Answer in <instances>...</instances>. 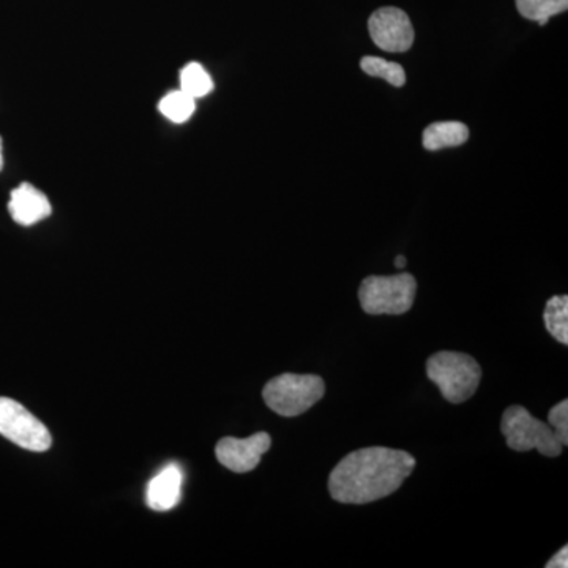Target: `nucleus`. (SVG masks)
<instances>
[{
	"label": "nucleus",
	"mask_w": 568,
	"mask_h": 568,
	"mask_svg": "<svg viewBox=\"0 0 568 568\" xmlns=\"http://www.w3.org/2000/svg\"><path fill=\"white\" fill-rule=\"evenodd\" d=\"M213 82L211 74L205 71L201 63H189L181 73V91L189 93L194 100L203 99L211 93Z\"/></svg>",
	"instance_id": "2eb2a0df"
},
{
	"label": "nucleus",
	"mask_w": 568,
	"mask_h": 568,
	"mask_svg": "<svg viewBox=\"0 0 568 568\" xmlns=\"http://www.w3.org/2000/svg\"><path fill=\"white\" fill-rule=\"evenodd\" d=\"M406 264H407V261H406L405 256H396V260H395L396 268H405Z\"/></svg>",
	"instance_id": "6ab92c4d"
},
{
	"label": "nucleus",
	"mask_w": 568,
	"mask_h": 568,
	"mask_svg": "<svg viewBox=\"0 0 568 568\" xmlns=\"http://www.w3.org/2000/svg\"><path fill=\"white\" fill-rule=\"evenodd\" d=\"M272 446V437L267 433H256L246 439L223 437L216 444L215 455L220 465L227 467L235 474H245L260 466L261 458L267 454Z\"/></svg>",
	"instance_id": "6e6552de"
},
{
	"label": "nucleus",
	"mask_w": 568,
	"mask_h": 568,
	"mask_svg": "<svg viewBox=\"0 0 568 568\" xmlns=\"http://www.w3.org/2000/svg\"><path fill=\"white\" fill-rule=\"evenodd\" d=\"M500 432L511 450H537L538 454L549 458H556L562 454L564 446L555 436L551 426L530 416L526 407H507L500 422Z\"/></svg>",
	"instance_id": "39448f33"
},
{
	"label": "nucleus",
	"mask_w": 568,
	"mask_h": 568,
	"mask_svg": "<svg viewBox=\"0 0 568 568\" xmlns=\"http://www.w3.org/2000/svg\"><path fill=\"white\" fill-rule=\"evenodd\" d=\"M159 110L164 118L170 119L174 123H183L189 121L196 110V100L183 91H175L163 97L159 104Z\"/></svg>",
	"instance_id": "4468645a"
},
{
	"label": "nucleus",
	"mask_w": 568,
	"mask_h": 568,
	"mask_svg": "<svg viewBox=\"0 0 568 568\" xmlns=\"http://www.w3.org/2000/svg\"><path fill=\"white\" fill-rule=\"evenodd\" d=\"M568 567V547H564L548 560L547 568H567Z\"/></svg>",
	"instance_id": "a211bd4d"
},
{
	"label": "nucleus",
	"mask_w": 568,
	"mask_h": 568,
	"mask_svg": "<svg viewBox=\"0 0 568 568\" xmlns=\"http://www.w3.org/2000/svg\"><path fill=\"white\" fill-rule=\"evenodd\" d=\"M416 293V278L406 272L394 276H368L361 284L358 301L368 315H405L413 308Z\"/></svg>",
	"instance_id": "20e7f679"
},
{
	"label": "nucleus",
	"mask_w": 568,
	"mask_h": 568,
	"mask_svg": "<svg viewBox=\"0 0 568 568\" xmlns=\"http://www.w3.org/2000/svg\"><path fill=\"white\" fill-rule=\"evenodd\" d=\"M426 376L452 405H462L476 394L481 368L476 358L463 353L443 351L426 362Z\"/></svg>",
	"instance_id": "f03ea898"
},
{
	"label": "nucleus",
	"mask_w": 568,
	"mask_h": 568,
	"mask_svg": "<svg viewBox=\"0 0 568 568\" xmlns=\"http://www.w3.org/2000/svg\"><path fill=\"white\" fill-rule=\"evenodd\" d=\"M325 383L316 375L284 373L265 384V405L283 417H297L323 399Z\"/></svg>",
	"instance_id": "7ed1b4c3"
},
{
	"label": "nucleus",
	"mask_w": 568,
	"mask_h": 568,
	"mask_svg": "<svg viewBox=\"0 0 568 568\" xmlns=\"http://www.w3.org/2000/svg\"><path fill=\"white\" fill-rule=\"evenodd\" d=\"M548 424L555 428V436L558 437L564 447L568 446V402L564 399L559 405L551 407L548 413Z\"/></svg>",
	"instance_id": "f3484780"
},
{
	"label": "nucleus",
	"mask_w": 568,
	"mask_h": 568,
	"mask_svg": "<svg viewBox=\"0 0 568 568\" xmlns=\"http://www.w3.org/2000/svg\"><path fill=\"white\" fill-rule=\"evenodd\" d=\"M416 458L388 447L358 448L343 458L328 477V491L336 503H375L394 495L413 474Z\"/></svg>",
	"instance_id": "f257e3e1"
},
{
	"label": "nucleus",
	"mask_w": 568,
	"mask_h": 568,
	"mask_svg": "<svg viewBox=\"0 0 568 568\" xmlns=\"http://www.w3.org/2000/svg\"><path fill=\"white\" fill-rule=\"evenodd\" d=\"M368 31L376 47L387 52H406L414 44V28L405 11L384 7L369 17Z\"/></svg>",
	"instance_id": "0eeeda50"
},
{
	"label": "nucleus",
	"mask_w": 568,
	"mask_h": 568,
	"mask_svg": "<svg viewBox=\"0 0 568 568\" xmlns=\"http://www.w3.org/2000/svg\"><path fill=\"white\" fill-rule=\"evenodd\" d=\"M545 327L552 338L558 339L564 346L568 345V297L555 295L549 298L544 313Z\"/></svg>",
	"instance_id": "f8f14e48"
},
{
	"label": "nucleus",
	"mask_w": 568,
	"mask_h": 568,
	"mask_svg": "<svg viewBox=\"0 0 568 568\" xmlns=\"http://www.w3.org/2000/svg\"><path fill=\"white\" fill-rule=\"evenodd\" d=\"M9 212L11 219L21 226H32L51 215V203L44 193L31 183H21L11 192Z\"/></svg>",
	"instance_id": "1a4fd4ad"
},
{
	"label": "nucleus",
	"mask_w": 568,
	"mask_h": 568,
	"mask_svg": "<svg viewBox=\"0 0 568 568\" xmlns=\"http://www.w3.org/2000/svg\"><path fill=\"white\" fill-rule=\"evenodd\" d=\"M469 140V129L462 122H436L426 126L422 142L426 151L458 148Z\"/></svg>",
	"instance_id": "9b49d317"
},
{
	"label": "nucleus",
	"mask_w": 568,
	"mask_h": 568,
	"mask_svg": "<svg viewBox=\"0 0 568 568\" xmlns=\"http://www.w3.org/2000/svg\"><path fill=\"white\" fill-rule=\"evenodd\" d=\"M3 168V141L2 138H0V171H2Z\"/></svg>",
	"instance_id": "aec40b11"
},
{
	"label": "nucleus",
	"mask_w": 568,
	"mask_h": 568,
	"mask_svg": "<svg viewBox=\"0 0 568 568\" xmlns=\"http://www.w3.org/2000/svg\"><path fill=\"white\" fill-rule=\"evenodd\" d=\"M0 436L29 452H47L51 433L39 418L14 399L0 396Z\"/></svg>",
	"instance_id": "423d86ee"
},
{
	"label": "nucleus",
	"mask_w": 568,
	"mask_h": 568,
	"mask_svg": "<svg viewBox=\"0 0 568 568\" xmlns=\"http://www.w3.org/2000/svg\"><path fill=\"white\" fill-rule=\"evenodd\" d=\"M183 474L178 465L164 467L159 476L153 477L145 493V503L155 511L173 510L182 496Z\"/></svg>",
	"instance_id": "9d476101"
},
{
	"label": "nucleus",
	"mask_w": 568,
	"mask_h": 568,
	"mask_svg": "<svg viewBox=\"0 0 568 568\" xmlns=\"http://www.w3.org/2000/svg\"><path fill=\"white\" fill-rule=\"evenodd\" d=\"M517 9L526 20L545 26L549 18L568 9V0H517Z\"/></svg>",
	"instance_id": "ddd939ff"
},
{
	"label": "nucleus",
	"mask_w": 568,
	"mask_h": 568,
	"mask_svg": "<svg viewBox=\"0 0 568 568\" xmlns=\"http://www.w3.org/2000/svg\"><path fill=\"white\" fill-rule=\"evenodd\" d=\"M362 70L366 74L373 78H383L387 82H390L395 88H403L406 82V73L403 67L396 62H388L386 59L373 58V55H366L361 61Z\"/></svg>",
	"instance_id": "dca6fc26"
}]
</instances>
